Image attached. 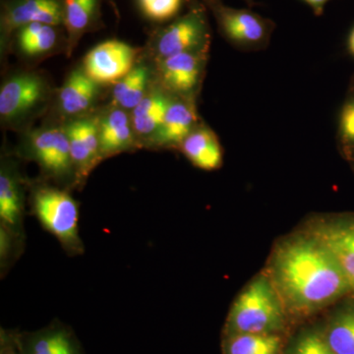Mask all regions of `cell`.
<instances>
[{"mask_svg":"<svg viewBox=\"0 0 354 354\" xmlns=\"http://www.w3.org/2000/svg\"><path fill=\"white\" fill-rule=\"evenodd\" d=\"M155 50L158 60L184 53L209 51L211 27L204 4L194 3L183 15L155 35Z\"/></svg>","mask_w":354,"mask_h":354,"instance_id":"5","label":"cell"},{"mask_svg":"<svg viewBox=\"0 0 354 354\" xmlns=\"http://www.w3.org/2000/svg\"><path fill=\"white\" fill-rule=\"evenodd\" d=\"M209 51L184 53L160 60V77L167 92L192 97L201 84Z\"/></svg>","mask_w":354,"mask_h":354,"instance_id":"8","label":"cell"},{"mask_svg":"<svg viewBox=\"0 0 354 354\" xmlns=\"http://www.w3.org/2000/svg\"><path fill=\"white\" fill-rule=\"evenodd\" d=\"M32 23L64 24L62 0H7L2 12V31L12 32Z\"/></svg>","mask_w":354,"mask_h":354,"instance_id":"10","label":"cell"},{"mask_svg":"<svg viewBox=\"0 0 354 354\" xmlns=\"http://www.w3.org/2000/svg\"><path fill=\"white\" fill-rule=\"evenodd\" d=\"M348 50L349 53L354 57V27L349 32L348 38Z\"/></svg>","mask_w":354,"mask_h":354,"instance_id":"31","label":"cell"},{"mask_svg":"<svg viewBox=\"0 0 354 354\" xmlns=\"http://www.w3.org/2000/svg\"><path fill=\"white\" fill-rule=\"evenodd\" d=\"M0 354H24L21 346L20 334L1 330Z\"/></svg>","mask_w":354,"mask_h":354,"instance_id":"28","label":"cell"},{"mask_svg":"<svg viewBox=\"0 0 354 354\" xmlns=\"http://www.w3.org/2000/svg\"><path fill=\"white\" fill-rule=\"evenodd\" d=\"M0 220L14 234L22 230L23 196L17 178L2 167L0 174Z\"/></svg>","mask_w":354,"mask_h":354,"instance_id":"21","label":"cell"},{"mask_svg":"<svg viewBox=\"0 0 354 354\" xmlns=\"http://www.w3.org/2000/svg\"><path fill=\"white\" fill-rule=\"evenodd\" d=\"M20 341L24 354H83L75 334L60 323L20 335Z\"/></svg>","mask_w":354,"mask_h":354,"instance_id":"15","label":"cell"},{"mask_svg":"<svg viewBox=\"0 0 354 354\" xmlns=\"http://www.w3.org/2000/svg\"><path fill=\"white\" fill-rule=\"evenodd\" d=\"M335 143L337 152L354 174V76L337 115Z\"/></svg>","mask_w":354,"mask_h":354,"instance_id":"23","label":"cell"},{"mask_svg":"<svg viewBox=\"0 0 354 354\" xmlns=\"http://www.w3.org/2000/svg\"><path fill=\"white\" fill-rule=\"evenodd\" d=\"M262 270L278 291L295 329L318 319L351 293L329 247L300 223L274 241Z\"/></svg>","mask_w":354,"mask_h":354,"instance_id":"1","label":"cell"},{"mask_svg":"<svg viewBox=\"0 0 354 354\" xmlns=\"http://www.w3.org/2000/svg\"><path fill=\"white\" fill-rule=\"evenodd\" d=\"M64 25L73 43L87 31L99 13L100 0H62Z\"/></svg>","mask_w":354,"mask_h":354,"instance_id":"24","label":"cell"},{"mask_svg":"<svg viewBox=\"0 0 354 354\" xmlns=\"http://www.w3.org/2000/svg\"><path fill=\"white\" fill-rule=\"evenodd\" d=\"M100 121L78 120L65 128L68 136L74 171L79 179L85 178L101 160Z\"/></svg>","mask_w":354,"mask_h":354,"instance_id":"12","label":"cell"},{"mask_svg":"<svg viewBox=\"0 0 354 354\" xmlns=\"http://www.w3.org/2000/svg\"><path fill=\"white\" fill-rule=\"evenodd\" d=\"M148 80V69L145 66H135L127 76L114 84L113 95L115 104L133 111L145 97Z\"/></svg>","mask_w":354,"mask_h":354,"instance_id":"26","label":"cell"},{"mask_svg":"<svg viewBox=\"0 0 354 354\" xmlns=\"http://www.w3.org/2000/svg\"><path fill=\"white\" fill-rule=\"evenodd\" d=\"M295 330L271 279L263 270L254 274L230 305L221 335H279Z\"/></svg>","mask_w":354,"mask_h":354,"instance_id":"2","label":"cell"},{"mask_svg":"<svg viewBox=\"0 0 354 354\" xmlns=\"http://www.w3.org/2000/svg\"><path fill=\"white\" fill-rule=\"evenodd\" d=\"M20 50L29 57L48 53L57 43V26L32 23L16 31Z\"/></svg>","mask_w":354,"mask_h":354,"instance_id":"25","label":"cell"},{"mask_svg":"<svg viewBox=\"0 0 354 354\" xmlns=\"http://www.w3.org/2000/svg\"><path fill=\"white\" fill-rule=\"evenodd\" d=\"M17 236L8 230L6 225H1L0 227V260H1V267H6L8 262L13 249L14 237Z\"/></svg>","mask_w":354,"mask_h":354,"instance_id":"29","label":"cell"},{"mask_svg":"<svg viewBox=\"0 0 354 354\" xmlns=\"http://www.w3.org/2000/svg\"><path fill=\"white\" fill-rule=\"evenodd\" d=\"M137 53L138 50L124 41H102L84 58L83 71L97 85H114L134 68Z\"/></svg>","mask_w":354,"mask_h":354,"instance_id":"7","label":"cell"},{"mask_svg":"<svg viewBox=\"0 0 354 354\" xmlns=\"http://www.w3.org/2000/svg\"><path fill=\"white\" fill-rule=\"evenodd\" d=\"M32 204L39 223L57 237L66 252L72 255L83 253L79 236V207L69 193L44 186L35 190Z\"/></svg>","mask_w":354,"mask_h":354,"instance_id":"3","label":"cell"},{"mask_svg":"<svg viewBox=\"0 0 354 354\" xmlns=\"http://www.w3.org/2000/svg\"><path fill=\"white\" fill-rule=\"evenodd\" d=\"M194 102L192 97L174 95L164 122L155 135L158 146L179 148L183 140L200 124Z\"/></svg>","mask_w":354,"mask_h":354,"instance_id":"14","label":"cell"},{"mask_svg":"<svg viewBox=\"0 0 354 354\" xmlns=\"http://www.w3.org/2000/svg\"><path fill=\"white\" fill-rule=\"evenodd\" d=\"M215 17L218 31L227 43L245 53L264 50L276 29L274 21L250 8H234L221 0H204Z\"/></svg>","mask_w":354,"mask_h":354,"instance_id":"4","label":"cell"},{"mask_svg":"<svg viewBox=\"0 0 354 354\" xmlns=\"http://www.w3.org/2000/svg\"><path fill=\"white\" fill-rule=\"evenodd\" d=\"M301 1L305 2L312 9V11H313L316 16H321L324 13L326 4L330 0H301Z\"/></svg>","mask_w":354,"mask_h":354,"instance_id":"30","label":"cell"},{"mask_svg":"<svg viewBox=\"0 0 354 354\" xmlns=\"http://www.w3.org/2000/svg\"><path fill=\"white\" fill-rule=\"evenodd\" d=\"M46 86L36 74H20L4 83L0 91V115L14 120L25 115L43 102Z\"/></svg>","mask_w":354,"mask_h":354,"instance_id":"9","label":"cell"},{"mask_svg":"<svg viewBox=\"0 0 354 354\" xmlns=\"http://www.w3.org/2000/svg\"><path fill=\"white\" fill-rule=\"evenodd\" d=\"M285 354H335L324 337L320 319L297 326L286 339Z\"/></svg>","mask_w":354,"mask_h":354,"instance_id":"22","label":"cell"},{"mask_svg":"<svg viewBox=\"0 0 354 354\" xmlns=\"http://www.w3.org/2000/svg\"><path fill=\"white\" fill-rule=\"evenodd\" d=\"M324 337L335 354H354V293L319 317Z\"/></svg>","mask_w":354,"mask_h":354,"instance_id":"13","label":"cell"},{"mask_svg":"<svg viewBox=\"0 0 354 354\" xmlns=\"http://www.w3.org/2000/svg\"><path fill=\"white\" fill-rule=\"evenodd\" d=\"M300 225L329 247L354 293V212L309 214Z\"/></svg>","mask_w":354,"mask_h":354,"instance_id":"6","label":"cell"},{"mask_svg":"<svg viewBox=\"0 0 354 354\" xmlns=\"http://www.w3.org/2000/svg\"><path fill=\"white\" fill-rule=\"evenodd\" d=\"M183 0H137L140 11L153 22L164 23L178 17Z\"/></svg>","mask_w":354,"mask_h":354,"instance_id":"27","label":"cell"},{"mask_svg":"<svg viewBox=\"0 0 354 354\" xmlns=\"http://www.w3.org/2000/svg\"><path fill=\"white\" fill-rule=\"evenodd\" d=\"M172 97L174 95L171 97L160 91L146 95L138 106L133 109L132 127L135 133L140 136L157 134L164 122Z\"/></svg>","mask_w":354,"mask_h":354,"instance_id":"20","label":"cell"},{"mask_svg":"<svg viewBox=\"0 0 354 354\" xmlns=\"http://www.w3.org/2000/svg\"><path fill=\"white\" fill-rule=\"evenodd\" d=\"M32 151L37 162L50 176L64 177L74 169L65 128L37 132L32 138Z\"/></svg>","mask_w":354,"mask_h":354,"instance_id":"11","label":"cell"},{"mask_svg":"<svg viewBox=\"0 0 354 354\" xmlns=\"http://www.w3.org/2000/svg\"><path fill=\"white\" fill-rule=\"evenodd\" d=\"M286 339L279 335H221V354H285Z\"/></svg>","mask_w":354,"mask_h":354,"instance_id":"19","label":"cell"},{"mask_svg":"<svg viewBox=\"0 0 354 354\" xmlns=\"http://www.w3.org/2000/svg\"><path fill=\"white\" fill-rule=\"evenodd\" d=\"M243 1L245 2L249 7H252L254 4H255V0H243Z\"/></svg>","mask_w":354,"mask_h":354,"instance_id":"32","label":"cell"},{"mask_svg":"<svg viewBox=\"0 0 354 354\" xmlns=\"http://www.w3.org/2000/svg\"><path fill=\"white\" fill-rule=\"evenodd\" d=\"M97 94V84L84 71L72 72L60 88L59 106L67 115H79L94 104Z\"/></svg>","mask_w":354,"mask_h":354,"instance_id":"18","label":"cell"},{"mask_svg":"<svg viewBox=\"0 0 354 354\" xmlns=\"http://www.w3.org/2000/svg\"><path fill=\"white\" fill-rule=\"evenodd\" d=\"M102 158L123 152L134 142L132 122L122 109H113L100 121Z\"/></svg>","mask_w":354,"mask_h":354,"instance_id":"17","label":"cell"},{"mask_svg":"<svg viewBox=\"0 0 354 354\" xmlns=\"http://www.w3.org/2000/svg\"><path fill=\"white\" fill-rule=\"evenodd\" d=\"M178 149L191 164L203 171H216L223 167L220 140L211 128L202 123L183 140Z\"/></svg>","mask_w":354,"mask_h":354,"instance_id":"16","label":"cell"}]
</instances>
